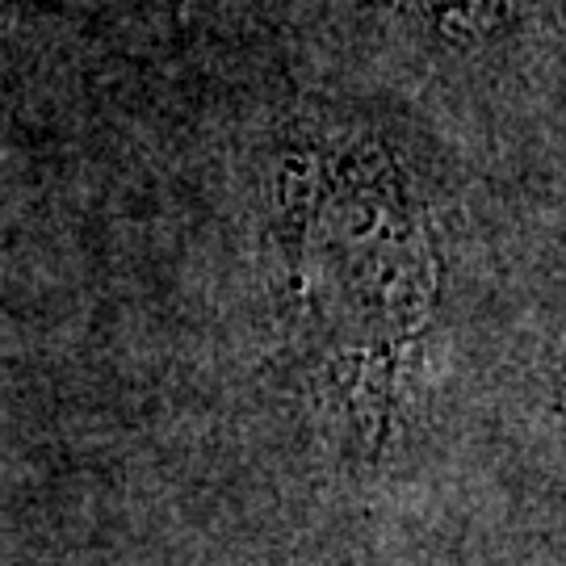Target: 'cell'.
<instances>
[{"instance_id": "obj_1", "label": "cell", "mask_w": 566, "mask_h": 566, "mask_svg": "<svg viewBox=\"0 0 566 566\" xmlns=\"http://www.w3.org/2000/svg\"><path fill=\"white\" fill-rule=\"evenodd\" d=\"M277 219L294 324L336 382L357 437L378 441L432 294L416 198L374 147H311L285 177Z\"/></svg>"}]
</instances>
